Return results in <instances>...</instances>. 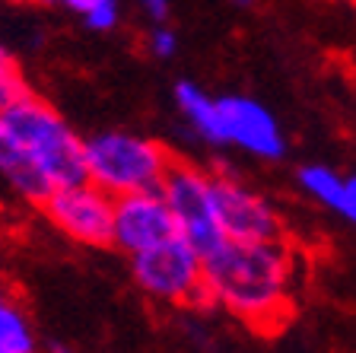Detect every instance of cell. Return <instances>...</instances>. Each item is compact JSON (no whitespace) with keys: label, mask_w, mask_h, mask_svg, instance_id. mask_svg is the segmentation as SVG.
<instances>
[{"label":"cell","mask_w":356,"mask_h":353,"mask_svg":"<svg viewBox=\"0 0 356 353\" xmlns=\"http://www.w3.org/2000/svg\"><path fill=\"white\" fill-rule=\"evenodd\" d=\"M302 261L299 251L280 239L236 242L226 239L204 255V296L207 306L254 331H277L293 315Z\"/></svg>","instance_id":"cell-1"},{"label":"cell","mask_w":356,"mask_h":353,"mask_svg":"<svg viewBox=\"0 0 356 353\" xmlns=\"http://www.w3.org/2000/svg\"><path fill=\"white\" fill-rule=\"evenodd\" d=\"M0 115L10 137V159L3 162L0 175L16 194L42 204L54 188L86 178L83 137L74 134L54 105L26 93Z\"/></svg>","instance_id":"cell-2"},{"label":"cell","mask_w":356,"mask_h":353,"mask_svg":"<svg viewBox=\"0 0 356 353\" xmlns=\"http://www.w3.org/2000/svg\"><path fill=\"white\" fill-rule=\"evenodd\" d=\"M172 162V153L159 140L134 131H102L83 140L86 178L111 198L163 188Z\"/></svg>","instance_id":"cell-3"},{"label":"cell","mask_w":356,"mask_h":353,"mask_svg":"<svg viewBox=\"0 0 356 353\" xmlns=\"http://www.w3.org/2000/svg\"><path fill=\"white\" fill-rule=\"evenodd\" d=\"M131 274L140 293L159 306H207L204 255L181 233L131 255Z\"/></svg>","instance_id":"cell-4"},{"label":"cell","mask_w":356,"mask_h":353,"mask_svg":"<svg viewBox=\"0 0 356 353\" xmlns=\"http://www.w3.org/2000/svg\"><path fill=\"white\" fill-rule=\"evenodd\" d=\"M42 214L48 217L60 235L86 249H105L115 235V198L102 191L89 178L74 185H60L42 201Z\"/></svg>","instance_id":"cell-5"},{"label":"cell","mask_w":356,"mask_h":353,"mask_svg":"<svg viewBox=\"0 0 356 353\" xmlns=\"http://www.w3.org/2000/svg\"><path fill=\"white\" fill-rule=\"evenodd\" d=\"M172 214L178 220V229L191 245H197L200 255H210L216 245L226 242L213 207V172L191 166V162H172L163 188Z\"/></svg>","instance_id":"cell-6"},{"label":"cell","mask_w":356,"mask_h":353,"mask_svg":"<svg viewBox=\"0 0 356 353\" xmlns=\"http://www.w3.org/2000/svg\"><path fill=\"white\" fill-rule=\"evenodd\" d=\"M213 207L226 239L236 242H258V239H280L283 220L270 201L252 185L238 182L236 175L213 172Z\"/></svg>","instance_id":"cell-7"},{"label":"cell","mask_w":356,"mask_h":353,"mask_svg":"<svg viewBox=\"0 0 356 353\" xmlns=\"http://www.w3.org/2000/svg\"><path fill=\"white\" fill-rule=\"evenodd\" d=\"M222 147H236L254 159L274 162L286 153V134L264 102L252 96H220Z\"/></svg>","instance_id":"cell-8"},{"label":"cell","mask_w":356,"mask_h":353,"mask_svg":"<svg viewBox=\"0 0 356 353\" xmlns=\"http://www.w3.org/2000/svg\"><path fill=\"white\" fill-rule=\"evenodd\" d=\"M178 233H181L178 220L159 188L115 198V235H111V245L124 251L127 258L153 249V245L165 242V239H172Z\"/></svg>","instance_id":"cell-9"},{"label":"cell","mask_w":356,"mask_h":353,"mask_svg":"<svg viewBox=\"0 0 356 353\" xmlns=\"http://www.w3.org/2000/svg\"><path fill=\"white\" fill-rule=\"evenodd\" d=\"M296 182L302 188V194H309L315 204H321L325 210L343 217L347 223L356 226V172L353 175H341L331 166L321 162H309L296 172Z\"/></svg>","instance_id":"cell-10"},{"label":"cell","mask_w":356,"mask_h":353,"mask_svg":"<svg viewBox=\"0 0 356 353\" xmlns=\"http://www.w3.org/2000/svg\"><path fill=\"white\" fill-rule=\"evenodd\" d=\"M175 109L185 118V125L194 131V137L210 143V147H222L220 134V96H210L207 89H200L197 83L181 80L175 83Z\"/></svg>","instance_id":"cell-11"},{"label":"cell","mask_w":356,"mask_h":353,"mask_svg":"<svg viewBox=\"0 0 356 353\" xmlns=\"http://www.w3.org/2000/svg\"><path fill=\"white\" fill-rule=\"evenodd\" d=\"M35 350V331L29 315L22 312L19 302H0V353H32Z\"/></svg>","instance_id":"cell-12"},{"label":"cell","mask_w":356,"mask_h":353,"mask_svg":"<svg viewBox=\"0 0 356 353\" xmlns=\"http://www.w3.org/2000/svg\"><path fill=\"white\" fill-rule=\"evenodd\" d=\"M44 3L64 10V13L80 16L92 32H111L121 22L118 0H44Z\"/></svg>","instance_id":"cell-13"},{"label":"cell","mask_w":356,"mask_h":353,"mask_svg":"<svg viewBox=\"0 0 356 353\" xmlns=\"http://www.w3.org/2000/svg\"><path fill=\"white\" fill-rule=\"evenodd\" d=\"M147 52L153 54V58H159V61L175 58V52H178L175 29H169L165 22H153V26H149V32H147Z\"/></svg>","instance_id":"cell-14"},{"label":"cell","mask_w":356,"mask_h":353,"mask_svg":"<svg viewBox=\"0 0 356 353\" xmlns=\"http://www.w3.org/2000/svg\"><path fill=\"white\" fill-rule=\"evenodd\" d=\"M26 93H29V89H26V80H22L19 67L7 70V74H0V111L10 109V105H13L19 96H26Z\"/></svg>","instance_id":"cell-15"},{"label":"cell","mask_w":356,"mask_h":353,"mask_svg":"<svg viewBox=\"0 0 356 353\" xmlns=\"http://www.w3.org/2000/svg\"><path fill=\"white\" fill-rule=\"evenodd\" d=\"M137 7L147 13L149 22H165L169 19V0H137Z\"/></svg>","instance_id":"cell-16"},{"label":"cell","mask_w":356,"mask_h":353,"mask_svg":"<svg viewBox=\"0 0 356 353\" xmlns=\"http://www.w3.org/2000/svg\"><path fill=\"white\" fill-rule=\"evenodd\" d=\"M7 159H10V137H7V127H3V115H0V169H3Z\"/></svg>","instance_id":"cell-17"},{"label":"cell","mask_w":356,"mask_h":353,"mask_svg":"<svg viewBox=\"0 0 356 353\" xmlns=\"http://www.w3.org/2000/svg\"><path fill=\"white\" fill-rule=\"evenodd\" d=\"M13 67H16L13 54H10L7 48H3V45H0V74H7V70H13Z\"/></svg>","instance_id":"cell-18"},{"label":"cell","mask_w":356,"mask_h":353,"mask_svg":"<svg viewBox=\"0 0 356 353\" xmlns=\"http://www.w3.org/2000/svg\"><path fill=\"white\" fill-rule=\"evenodd\" d=\"M232 3H238V7H245V3H252V0H232Z\"/></svg>","instance_id":"cell-19"},{"label":"cell","mask_w":356,"mask_h":353,"mask_svg":"<svg viewBox=\"0 0 356 353\" xmlns=\"http://www.w3.org/2000/svg\"><path fill=\"white\" fill-rule=\"evenodd\" d=\"M13 3H32V0H13Z\"/></svg>","instance_id":"cell-20"}]
</instances>
